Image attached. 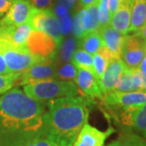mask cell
Instances as JSON below:
<instances>
[{"label":"cell","instance_id":"6da1fadb","mask_svg":"<svg viewBox=\"0 0 146 146\" xmlns=\"http://www.w3.org/2000/svg\"><path fill=\"white\" fill-rule=\"evenodd\" d=\"M45 106L18 88L0 97V146H21L44 128Z\"/></svg>","mask_w":146,"mask_h":146},{"label":"cell","instance_id":"7a4b0ae2","mask_svg":"<svg viewBox=\"0 0 146 146\" xmlns=\"http://www.w3.org/2000/svg\"><path fill=\"white\" fill-rule=\"evenodd\" d=\"M44 128L60 146H73V143L89 119V101L84 97H68L47 102Z\"/></svg>","mask_w":146,"mask_h":146},{"label":"cell","instance_id":"3957f363","mask_svg":"<svg viewBox=\"0 0 146 146\" xmlns=\"http://www.w3.org/2000/svg\"><path fill=\"white\" fill-rule=\"evenodd\" d=\"M24 92L32 99L42 103L61 98L76 97L80 94L73 81L59 80L26 84L24 86Z\"/></svg>","mask_w":146,"mask_h":146},{"label":"cell","instance_id":"277c9868","mask_svg":"<svg viewBox=\"0 0 146 146\" xmlns=\"http://www.w3.org/2000/svg\"><path fill=\"white\" fill-rule=\"evenodd\" d=\"M0 54L5 60L11 73L21 74L41 58L33 56L26 47L18 46L0 34Z\"/></svg>","mask_w":146,"mask_h":146},{"label":"cell","instance_id":"5b68a950","mask_svg":"<svg viewBox=\"0 0 146 146\" xmlns=\"http://www.w3.org/2000/svg\"><path fill=\"white\" fill-rule=\"evenodd\" d=\"M57 70L56 57L54 54L48 58L39 60L25 72L20 74L17 84L26 85L55 80Z\"/></svg>","mask_w":146,"mask_h":146},{"label":"cell","instance_id":"8992f818","mask_svg":"<svg viewBox=\"0 0 146 146\" xmlns=\"http://www.w3.org/2000/svg\"><path fill=\"white\" fill-rule=\"evenodd\" d=\"M30 21L33 30L45 33L54 38L58 45L60 43L63 35L60 33L59 21L50 9L35 8Z\"/></svg>","mask_w":146,"mask_h":146},{"label":"cell","instance_id":"52a82bcc","mask_svg":"<svg viewBox=\"0 0 146 146\" xmlns=\"http://www.w3.org/2000/svg\"><path fill=\"white\" fill-rule=\"evenodd\" d=\"M58 43L45 33L33 30L26 42V48L33 56L45 59L55 54Z\"/></svg>","mask_w":146,"mask_h":146},{"label":"cell","instance_id":"ba28073f","mask_svg":"<svg viewBox=\"0 0 146 146\" xmlns=\"http://www.w3.org/2000/svg\"><path fill=\"white\" fill-rule=\"evenodd\" d=\"M145 55L142 39L136 35L125 36L120 58L126 67L130 69L139 68Z\"/></svg>","mask_w":146,"mask_h":146},{"label":"cell","instance_id":"9c48e42d","mask_svg":"<svg viewBox=\"0 0 146 146\" xmlns=\"http://www.w3.org/2000/svg\"><path fill=\"white\" fill-rule=\"evenodd\" d=\"M34 7L29 0H14L6 16L0 21V26H18L31 20Z\"/></svg>","mask_w":146,"mask_h":146},{"label":"cell","instance_id":"30bf717a","mask_svg":"<svg viewBox=\"0 0 146 146\" xmlns=\"http://www.w3.org/2000/svg\"><path fill=\"white\" fill-rule=\"evenodd\" d=\"M114 132L112 127L103 131L86 123L80 131L73 146H104L106 139Z\"/></svg>","mask_w":146,"mask_h":146},{"label":"cell","instance_id":"8fae6325","mask_svg":"<svg viewBox=\"0 0 146 146\" xmlns=\"http://www.w3.org/2000/svg\"><path fill=\"white\" fill-rule=\"evenodd\" d=\"M120 115L123 125L132 127L146 139V103L124 108Z\"/></svg>","mask_w":146,"mask_h":146},{"label":"cell","instance_id":"7c38bea8","mask_svg":"<svg viewBox=\"0 0 146 146\" xmlns=\"http://www.w3.org/2000/svg\"><path fill=\"white\" fill-rule=\"evenodd\" d=\"M105 102L111 106L123 109L146 103V92H111L104 96Z\"/></svg>","mask_w":146,"mask_h":146},{"label":"cell","instance_id":"4fadbf2b","mask_svg":"<svg viewBox=\"0 0 146 146\" xmlns=\"http://www.w3.org/2000/svg\"><path fill=\"white\" fill-rule=\"evenodd\" d=\"M75 83L78 87L80 93L84 96L90 98H102L103 94L100 88L99 82L94 73L79 68Z\"/></svg>","mask_w":146,"mask_h":146},{"label":"cell","instance_id":"5bb4252c","mask_svg":"<svg viewBox=\"0 0 146 146\" xmlns=\"http://www.w3.org/2000/svg\"><path fill=\"white\" fill-rule=\"evenodd\" d=\"M99 32L103 42V46L109 53L111 60L120 58L122 47L126 35L115 30L110 25L102 28Z\"/></svg>","mask_w":146,"mask_h":146},{"label":"cell","instance_id":"9a60e30c","mask_svg":"<svg viewBox=\"0 0 146 146\" xmlns=\"http://www.w3.org/2000/svg\"><path fill=\"white\" fill-rule=\"evenodd\" d=\"M125 68L121 58L112 60L100 80V88L103 97L114 91Z\"/></svg>","mask_w":146,"mask_h":146},{"label":"cell","instance_id":"2e32d148","mask_svg":"<svg viewBox=\"0 0 146 146\" xmlns=\"http://www.w3.org/2000/svg\"><path fill=\"white\" fill-rule=\"evenodd\" d=\"M141 84L142 73L140 69H130L125 65L122 76L113 92L141 91Z\"/></svg>","mask_w":146,"mask_h":146},{"label":"cell","instance_id":"e0dca14e","mask_svg":"<svg viewBox=\"0 0 146 146\" xmlns=\"http://www.w3.org/2000/svg\"><path fill=\"white\" fill-rule=\"evenodd\" d=\"M131 19V0H123L119 7L110 17V25L122 34L129 33Z\"/></svg>","mask_w":146,"mask_h":146},{"label":"cell","instance_id":"ac0fdd59","mask_svg":"<svg viewBox=\"0 0 146 146\" xmlns=\"http://www.w3.org/2000/svg\"><path fill=\"white\" fill-rule=\"evenodd\" d=\"M146 24V0H131L129 33L140 30Z\"/></svg>","mask_w":146,"mask_h":146},{"label":"cell","instance_id":"d6986e66","mask_svg":"<svg viewBox=\"0 0 146 146\" xmlns=\"http://www.w3.org/2000/svg\"><path fill=\"white\" fill-rule=\"evenodd\" d=\"M93 58H94V75L100 83V80L102 77L103 74L112 60L109 53L104 46H102L98 52L94 54L93 55Z\"/></svg>","mask_w":146,"mask_h":146},{"label":"cell","instance_id":"ffe728a7","mask_svg":"<svg viewBox=\"0 0 146 146\" xmlns=\"http://www.w3.org/2000/svg\"><path fill=\"white\" fill-rule=\"evenodd\" d=\"M80 46L82 50L92 55L98 52L103 46V42L100 32L90 33L80 38Z\"/></svg>","mask_w":146,"mask_h":146},{"label":"cell","instance_id":"44dd1931","mask_svg":"<svg viewBox=\"0 0 146 146\" xmlns=\"http://www.w3.org/2000/svg\"><path fill=\"white\" fill-rule=\"evenodd\" d=\"M71 62L76 68V69L80 68L84 70H87L94 74L93 55L82 49H78L75 50Z\"/></svg>","mask_w":146,"mask_h":146},{"label":"cell","instance_id":"7402d4cb","mask_svg":"<svg viewBox=\"0 0 146 146\" xmlns=\"http://www.w3.org/2000/svg\"><path fill=\"white\" fill-rule=\"evenodd\" d=\"M106 146H146V139L139 134L127 131Z\"/></svg>","mask_w":146,"mask_h":146},{"label":"cell","instance_id":"603a6c76","mask_svg":"<svg viewBox=\"0 0 146 146\" xmlns=\"http://www.w3.org/2000/svg\"><path fill=\"white\" fill-rule=\"evenodd\" d=\"M98 2L85 8V14L84 17L85 35L93 32H98L101 29L98 16Z\"/></svg>","mask_w":146,"mask_h":146},{"label":"cell","instance_id":"cb8c5ba5","mask_svg":"<svg viewBox=\"0 0 146 146\" xmlns=\"http://www.w3.org/2000/svg\"><path fill=\"white\" fill-rule=\"evenodd\" d=\"M76 46V39L75 37L70 36L67 38L64 42L61 44L60 46V52H59V58L62 63H68L71 61Z\"/></svg>","mask_w":146,"mask_h":146},{"label":"cell","instance_id":"d4e9b609","mask_svg":"<svg viewBox=\"0 0 146 146\" xmlns=\"http://www.w3.org/2000/svg\"><path fill=\"white\" fill-rule=\"evenodd\" d=\"M21 146H60L48 135L45 128L41 133L34 136Z\"/></svg>","mask_w":146,"mask_h":146},{"label":"cell","instance_id":"484cf974","mask_svg":"<svg viewBox=\"0 0 146 146\" xmlns=\"http://www.w3.org/2000/svg\"><path fill=\"white\" fill-rule=\"evenodd\" d=\"M98 21L101 29L109 25L110 23V14L108 0H98Z\"/></svg>","mask_w":146,"mask_h":146},{"label":"cell","instance_id":"4316f807","mask_svg":"<svg viewBox=\"0 0 146 146\" xmlns=\"http://www.w3.org/2000/svg\"><path fill=\"white\" fill-rule=\"evenodd\" d=\"M76 74H77V69L72 63H66L57 70L55 80L59 79V80L75 81Z\"/></svg>","mask_w":146,"mask_h":146},{"label":"cell","instance_id":"83f0119b","mask_svg":"<svg viewBox=\"0 0 146 146\" xmlns=\"http://www.w3.org/2000/svg\"><path fill=\"white\" fill-rule=\"evenodd\" d=\"M84 14H85V8L79 11L73 18L72 28L73 34L76 38H79V39L85 36V26H84Z\"/></svg>","mask_w":146,"mask_h":146},{"label":"cell","instance_id":"f1b7e54d","mask_svg":"<svg viewBox=\"0 0 146 146\" xmlns=\"http://www.w3.org/2000/svg\"><path fill=\"white\" fill-rule=\"evenodd\" d=\"M20 74H10L8 76L0 75V94H3L17 84Z\"/></svg>","mask_w":146,"mask_h":146},{"label":"cell","instance_id":"f546056e","mask_svg":"<svg viewBox=\"0 0 146 146\" xmlns=\"http://www.w3.org/2000/svg\"><path fill=\"white\" fill-rule=\"evenodd\" d=\"M59 28H60V33H62V35L65 33H68L71 31L72 28V24L71 16L68 14L59 17Z\"/></svg>","mask_w":146,"mask_h":146},{"label":"cell","instance_id":"4dcf8cb0","mask_svg":"<svg viewBox=\"0 0 146 146\" xmlns=\"http://www.w3.org/2000/svg\"><path fill=\"white\" fill-rule=\"evenodd\" d=\"M32 6L36 9H46L50 5L52 0H29Z\"/></svg>","mask_w":146,"mask_h":146},{"label":"cell","instance_id":"1f68e13d","mask_svg":"<svg viewBox=\"0 0 146 146\" xmlns=\"http://www.w3.org/2000/svg\"><path fill=\"white\" fill-rule=\"evenodd\" d=\"M14 0H0V18L9 11Z\"/></svg>","mask_w":146,"mask_h":146},{"label":"cell","instance_id":"d6a6232c","mask_svg":"<svg viewBox=\"0 0 146 146\" xmlns=\"http://www.w3.org/2000/svg\"><path fill=\"white\" fill-rule=\"evenodd\" d=\"M122 1H123V0H108L110 17L115 14V11H117V9H118Z\"/></svg>","mask_w":146,"mask_h":146},{"label":"cell","instance_id":"836d02e7","mask_svg":"<svg viewBox=\"0 0 146 146\" xmlns=\"http://www.w3.org/2000/svg\"><path fill=\"white\" fill-rule=\"evenodd\" d=\"M10 74H12V73L10 72L9 69L7 67L4 58L0 54V75L1 76H8Z\"/></svg>","mask_w":146,"mask_h":146},{"label":"cell","instance_id":"e575fe53","mask_svg":"<svg viewBox=\"0 0 146 146\" xmlns=\"http://www.w3.org/2000/svg\"><path fill=\"white\" fill-rule=\"evenodd\" d=\"M76 0H58L56 5L63 7L66 10H70L74 5Z\"/></svg>","mask_w":146,"mask_h":146},{"label":"cell","instance_id":"d590c367","mask_svg":"<svg viewBox=\"0 0 146 146\" xmlns=\"http://www.w3.org/2000/svg\"><path fill=\"white\" fill-rule=\"evenodd\" d=\"M136 36H137L138 37H140L141 39H142L143 41H145L146 40V24L144 25V26L141 28L140 30L136 32Z\"/></svg>","mask_w":146,"mask_h":146},{"label":"cell","instance_id":"8d00e7d4","mask_svg":"<svg viewBox=\"0 0 146 146\" xmlns=\"http://www.w3.org/2000/svg\"><path fill=\"white\" fill-rule=\"evenodd\" d=\"M98 0H79V3H80V5L83 7L84 8H86L89 6L93 5L94 3H97Z\"/></svg>","mask_w":146,"mask_h":146},{"label":"cell","instance_id":"74e56055","mask_svg":"<svg viewBox=\"0 0 146 146\" xmlns=\"http://www.w3.org/2000/svg\"><path fill=\"white\" fill-rule=\"evenodd\" d=\"M139 69H140V71H141L142 74L146 75V55L145 57L144 58L143 61L141 62Z\"/></svg>","mask_w":146,"mask_h":146},{"label":"cell","instance_id":"f35d334b","mask_svg":"<svg viewBox=\"0 0 146 146\" xmlns=\"http://www.w3.org/2000/svg\"><path fill=\"white\" fill-rule=\"evenodd\" d=\"M141 91H143V92H146V75H144V74H142Z\"/></svg>","mask_w":146,"mask_h":146},{"label":"cell","instance_id":"ab89813d","mask_svg":"<svg viewBox=\"0 0 146 146\" xmlns=\"http://www.w3.org/2000/svg\"><path fill=\"white\" fill-rule=\"evenodd\" d=\"M143 45H144V49H145V50L146 53V40L145 41H143Z\"/></svg>","mask_w":146,"mask_h":146}]
</instances>
